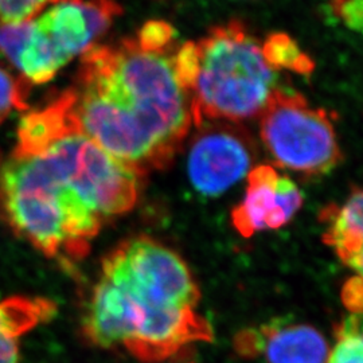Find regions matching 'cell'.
<instances>
[{"mask_svg": "<svg viewBox=\"0 0 363 363\" xmlns=\"http://www.w3.org/2000/svg\"><path fill=\"white\" fill-rule=\"evenodd\" d=\"M139 178L79 130L67 89L22 117L0 171V208L40 253L73 262L106 220L136 205Z\"/></svg>", "mask_w": 363, "mask_h": 363, "instance_id": "obj_1", "label": "cell"}, {"mask_svg": "<svg viewBox=\"0 0 363 363\" xmlns=\"http://www.w3.org/2000/svg\"><path fill=\"white\" fill-rule=\"evenodd\" d=\"M177 48H152L136 34L96 45L69 89L79 130L139 177L166 167L195 125L193 97L174 65Z\"/></svg>", "mask_w": 363, "mask_h": 363, "instance_id": "obj_2", "label": "cell"}, {"mask_svg": "<svg viewBox=\"0 0 363 363\" xmlns=\"http://www.w3.org/2000/svg\"><path fill=\"white\" fill-rule=\"evenodd\" d=\"M199 298L193 274L175 252L150 237H135L103 261L82 331L99 347L162 361L211 340V325L196 311Z\"/></svg>", "mask_w": 363, "mask_h": 363, "instance_id": "obj_3", "label": "cell"}, {"mask_svg": "<svg viewBox=\"0 0 363 363\" xmlns=\"http://www.w3.org/2000/svg\"><path fill=\"white\" fill-rule=\"evenodd\" d=\"M196 43L191 85L194 124L241 121L261 115L277 86V72L264 58L261 40L240 21L213 27Z\"/></svg>", "mask_w": 363, "mask_h": 363, "instance_id": "obj_4", "label": "cell"}, {"mask_svg": "<svg viewBox=\"0 0 363 363\" xmlns=\"http://www.w3.org/2000/svg\"><path fill=\"white\" fill-rule=\"evenodd\" d=\"M123 13L116 0H60L23 22L7 61L27 85H42L82 57Z\"/></svg>", "mask_w": 363, "mask_h": 363, "instance_id": "obj_5", "label": "cell"}, {"mask_svg": "<svg viewBox=\"0 0 363 363\" xmlns=\"http://www.w3.org/2000/svg\"><path fill=\"white\" fill-rule=\"evenodd\" d=\"M259 133L273 160L286 169L325 174L340 160L330 117L298 91L280 88L273 91L261 112Z\"/></svg>", "mask_w": 363, "mask_h": 363, "instance_id": "obj_6", "label": "cell"}, {"mask_svg": "<svg viewBox=\"0 0 363 363\" xmlns=\"http://www.w3.org/2000/svg\"><path fill=\"white\" fill-rule=\"evenodd\" d=\"M252 164L253 150L245 135L232 125H214L195 138L187 172L198 193L217 196L245 178Z\"/></svg>", "mask_w": 363, "mask_h": 363, "instance_id": "obj_7", "label": "cell"}, {"mask_svg": "<svg viewBox=\"0 0 363 363\" xmlns=\"http://www.w3.org/2000/svg\"><path fill=\"white\" fill-rule=\"evenodd\" d=\"M235 349L244 357H262L267 363H325L330 354L316 328L280 322L242 331L235 337Z\"/></svg>", "mask_w": 363, "mask_h": 363, "instance_id": "obj_8", "label": "cell"}, {"mask_svg": "<svg viewBox=\"0 0 363 363\" xmlns=\"http://www.w3.org/2000/svg\"><path fill=\"white\" fill-rule=\"evenodd\" d=\"M277 171L271 166H257L247 174V189L242 203L234 208V228L244 237L279 229L288 222L277 194Z\"/></svg>", "mask_w": 363, "mask_h": 363, "instance_id": "obj_9", "label": "cell"}, {"mask_svg": "<svg viewBox=\"0 0 363 363\" xmlns=\"http://www.w3.org/2000/svg\"><path fill=\"white\" fill-rule=\"evenodd\" d=\"M52 300L40 296L0 298V363H21L22 339L55 313Z\"/></svg>", "mask_w": 363, "mask_h": 363, "instance_id": "obj_10", "label": "cell"}, {"mask_svg": "<svg viewBox=\"0 0 363 363\" xmlns=\"http://www.w3.org/2000/svg\"><path fill=\"white\" fill-rule=\"evenodd\" d=\"M362 201L361 190L355 189L343 206L333 205L322 213V220L327 225L325 244L334 247L337 257L357 276L362 274Z\"/></svg>", "mask_w": 363, "mask_h": 363, "instance_id": "obj_11", "label": "cell"}, {"mask_svg": "<svg viewBox=\"0 0 363 363\" xmlns=\"http://www.w3.org/2000/svg\"><path fill=\"white\" fill-rule=\"evenodd\" d=\"M264 58L276 72L289 70L303 76H310L315 62L311 57L300 49L298 42L286 33H272L261 42Z\"/></svg>", "mask_w": 363, "mask_h": 363, "instance_id": "obj_12", "label": "cell"}, {"mask_svg": "<svg viewBox=\"0 0 363 363\" xmlns=\"http://www.w3.org/2000/svg\"><path fill=\"white\" fill-rule=\"evenodd\" d=\"M363 339L361 315L351 313L337 330V342L325 363H362Z\"/></svg>", "mask_w": 363, "mask_h": 363, "instance_id": "obj_13", "label": "cell"}, {"mask_svg": "<svg viewBox=\"0 0 363 363\" xmlns=\"http://www.w3.org/2000/svg\"><path fill=\"white\" fill-rule=\"evenodd\" d=\"M28 89L30 85H27L22 78L0 64V124L13 112L27 109Z\"/></svg>", "mask_w": 363, "mask_h": 363, "instance_id": "obj_14", "label": "cell"}, {"mask_svg": "<svg viewBox=\"0 0 363 363\" xmlns=\"http://www.w3.org/2000/svg\"><path fill=\"white\" fill-rule=\"evenodd\" d=\"M57 1L60 0H0V26L31 21Z\"/></svg>", "mask_w": 363, "mask_h": 363, "instance_id": "obj_15", "label": "cell"}, {"mask_svg": "<svg viewBox=\"0 0 363 363\" xmlns=\"http://www.w3.org/2000/svg\"><path fill=\"white\" fill-rule=\"evenodd\" d=\"M330 9L345 26L361 31L363 23V0H330Z\"/></svg>", "mask_w": 363, "mask_h": 363, "instance_id": "obj_16", "label": "cell"}, {"mask_svg": "<svg viewBox=\"0 0 363 363\" xmlns=\"http://www.w3.org/2000/svg\"><path fill=\"white\" fill-rule=\"evenodd\" d=\"M362 296V279H361V276H355L343 286L342 300H343L345 306L350 310L351 313L361 315Z\"/></svg>", "mask_w": 363, "mask_h": 363, "instance_id": "obj_17", "label": "cell"}]
</instances>
